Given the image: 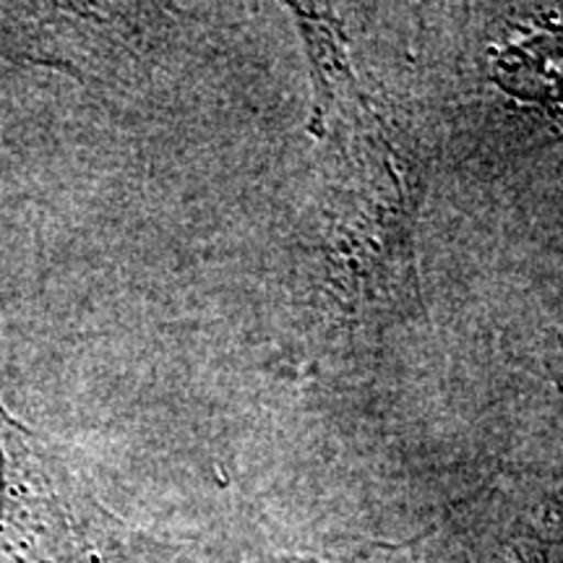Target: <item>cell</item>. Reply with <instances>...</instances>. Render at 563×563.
Wrapping results in <instances>:
<instances>
[{"label":"cell","mask_w":563,"mask_h":563,"mask_svg":"<svg viewBox=\"0 0 563 563\" xmlns=\"http://www.w3.org/2000/svg\"><path fill=\"white\" fill-rule=\"evenodd\" d=\"M104 21L81 3H0V58L87 76L97 70Z\"/></svg>","instance_id":"obj_2"},{"label":"cell","mask_w":563,"mask_h":563,"mask_svg":"<svg viewBox=\"0 0 563 563\" xmlns=\"http://www.w3.org/2000/svg\"><path fill=\"white\" fill-rule=\"evenodd\" d=\"M121 532L60 449L0 402V563H110Z\"/></svg>","instance_id":"obj_1"}]
</instances>
